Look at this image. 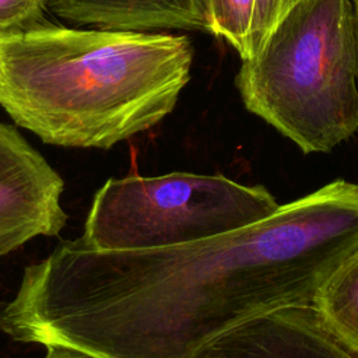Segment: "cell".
Here are the masks:
<instances>
[{"instance_id": "obj_1", "label": "cell", "mask_w": 358, "mask_h": 358, "mask_svg": "<svg viewBox=\"0 0 358 358\" xmlns=\"http://www.w3.org/2000/svg\"><path fill=\"white\" fill-rule=\"evenodd\" d=\"M193 53L186 35L39 24L0 39V106L46 144L106 150L173 112Z\"/></svg>"}, {"instance_id": "obj_2", "label": "cell", "mask_w": 358, "mask_h": 358, "mask_svg": "<svg viewBox=\"0 0 358 358\" xmlns=\"http://www.w3.org/2000/svg\"><path fill=\"white\" fill-rule=\"evenodd\" d=\"M245 108L305 152H329L358 130L352 0H299L235 77Z\"/></svg>"}, {"instance_id": "obj_3", "label": "cell", "mask_w": 358, "mask_h": 358, "mask_svg": "<svg viewBox=\"0 0 358 358\" xmlns=\"http://www.w3.org/2000/svg\"><path fill=\"white\" fill-rule=\"evenodd\" d=\"M260 185L171 172L109 179L95 193L83 242L96 250H148L215 238L278 208Z\"/></svg>"}, {"instance_id": "obj_4", "label": "cell", "mask_w": 358, "mask_h": 358, "mask_svg": "<svg viewBox=\"0 0 358 358\" xmlns=\"http://www.w3.org/2000/svg\"><path fill=\"white\" fill-rule=\"evenodd\" d=\"M64 182L20 134L0 122V257L66 225Z\"/></svg>"}, {"instance_id": "obj_5", "label": "cell", "mask_w": 358, "mask_h": 358, "mask_svg": "<svg viewBox=\"0 0 358 358\" xmlns=\"http://www.w3.org/2000/svg\"><path fill=\"white\" fill-rule=\"evenodd\" d=\"M193 358H358L313 305L277 309L204 344Z\"/></svg>"}, {"instance_id": "obj_6", "label": "cell", "mask_w": 358, "mask_h": 358, "mask_svg": "<svg viewBox=\"0 0 358 358\" xmlns=\"http://www.w3.org/2000/svg\"><path fill=\"white\" fill-rule=\"evenodd\" d=\"M55 15L124 31H207L203 0H46Z\"/></svg>"}, {"instance_id": "obj_7", "label": "cell", "mask_w": 358, "mask_h": 358, "mask_svg": "<svg viewBox=\"0 0 358 358\" xmlns=\"http://www.w3.org/2000/svg\"><path fill=\"white\" fill-rule=\"evenodd\" d=\"M313 306L329 329L358 354V248L324 281Z\"/></svg>"}, {"instance_id": "obj_8", "label": "cell", "mask_w": 358, "mask_h": 358, "mask_svg": "<svg viewBox=\"0 0 358 358\" xmlns=\"http://www.w3.org/2000/svg\"><path fill=\"white\" fill-rule=\"evenodd\" d=\"M256 0H203L207 32L227 41L241 56L249 57V38Z\"/></svg>"}, {"instance_id": "obj_9", "label": "cell", "mask_w": 358, "mask_h": 358, "mask_svg": "<svg viewBox=\"0 0 358 358\" xmlns=\"http://www.w3.org/2000/svg\"><path fill=\"white\" fill-rule=\"evenodd\" d=\"M46 0H0V39L43 24Z\"/></svg>"}, {"instance_id": "obj_10", "label": "cell", "mask_w": 358, "mask_h": 358, "mask_svg": "<svg viewBox=\"0 0 358 358\" xmlns=\"http://www.w3.org/2000/svg\"><path fill=\"white\" fill-rule=\"evenodd\" d=\"M299 0H256L250 38H249V57L259 49L271 29L278 21L291 10Z\"/></svg>"}, {"instance_id": "obj_11", "label": "cell", "mask_w": 358, "mask_h": 358, "mask_svg": "<svg viewBox=\"0 0 358 358\" xmlns=\"http://www.w3.org/2000/svg\"><path fill=\"white\" fill-rule=\"evenodd\" d=\"M45 358H98V357L73 347L48 345Z\"/></svg>"}, {"instance_id": "obj_12", "label": "cell", "mask_w": 358, "mask_h": 358, "mask_svg": "<svg viewBox=\"0 0 358 358\" xmlns=\"http://www.w3.org/2000/svg\"><path fill=\"white\" fill-rule=\"evenodd\" d=\"M354 17H355V34H357V56H358V0H352Z\"/></svg>"}]
</instances>
